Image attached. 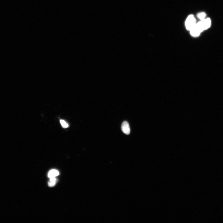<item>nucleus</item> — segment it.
<instances>
[{
	"label": "nucleus",
	"instance_id": "nucleus-1",
	"mask_svg": "<svg viewBox=\"0 0 223 223\" xmlns=\"http://www.w3.org/2000/svg\"><path fill=\"white\" fill-rule=\"evenodd\" d=\"M196 24V20L194 16L190 15L187 18L185 25L187 29L190 31Z\"/></svg>",
	"mask_w": 223,
	"mask_h": 223
},
{
	"label": "nucleus",
	"instance_id": "nucleus-2",
	"mask_svg": "<svg viewBox=\"0 0 223 223\" xmlns=\"http://www.w3.org/2000/svg\"><path fill=\"white\" fill-rule=\"evenodd\" d=\"M121 129L124 134L127 135L130 134L131 130L129 125L127 121H124L122 122L121 125Z\"/></svg>",
	"mask_w": 223,
	"mask_h": 223
},
{
	"label": "nucleus",
	"instance_id": "nucleus-3",
	"mask_svg": "<svg viewBox=\"0 0 223 223\" xmlns=\"http://www.w3.org/2000/svg\"><path fill=\"white\" fill-rule=\"evenodd\" d=\"M203 23L205 30L211 26V21L210 18H207L202 20Z\"/></svg>",
	"mask_w": 223,
	"mask_h": 223
},
{
	"label": "nucleus",
	"instance_id": "nucleus-4",
	"mask_svg": "<svg viewBox=\"0 0 223 223\" xmlns=\"http://www.w3.org/2000/svg\"><path fill=\"white\" fill-rule=\"evenodd\" d=\"M59 175L58 171L55 170H52L49 171L48 174V177L49 178L55 177Z\"/></svg>",
	"mask_w": 223,
	"mask_h": 223
},
{
	"label": "nucleus",
	"instance_id": "nucleus-5",
	"mask_svg": "<svg viewBox=\"0 0 223 223\" xmlns=\"http://www.w3.org/2000/svg\"><path fill=\"white\" fill-rule=\"evenodd\" d=\"M58 179L55 177L50 178L48 182V185L49 187H52L55 186L57 183Z\"/></svg>",
	"mask_w": 223,
	"mask_h": 223
},
{
	"label": "nucleus",
	"instance_id": "nucleus-6",
	"mask_svg": "<svg viewBox=\"0 0 223 223\" xmlns=\"http://www.w3.org/2000/svg\"><path fill=\"white\" fill-rule=\"evenodd\" d=\"M60 122L63 128H67L69 127L68 124L65 120H61Z\"/></svg>",
	"mask_w": 223,
	"mask_h": 223
},
{
	"label": "nucleus",
	"instance_id": "nucleus-7",
	"mask_svg": "<svg viewBox=\"0 0 223 223\" xmlns=\"http://www.w3.org/2000/svg\"><path fill=\"white\" fill-rule=\"evenodd\" d=\"M206 14L204 12H201L199 13L198 15V18L201 21L205 19L206 17Z\"/></svg>",
	"mask_w": 223,
	"mask_h": 223
}]
</instances>
